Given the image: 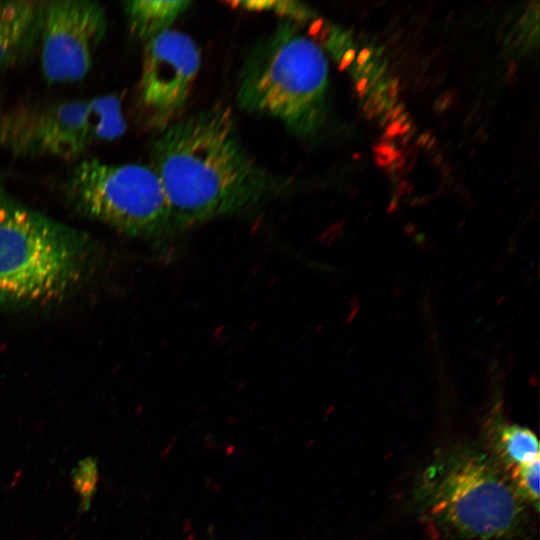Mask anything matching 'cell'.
<instances>
[{
  "mask_svg": "<svg viewBox=\"0 0 540 540\" xmlns=\"http://www.w3.org/2000/svg\"><path fill=\"white\" fill-rule=\"evenodd\" d=\"M150 160L175 233L251 212L287 186L246 149L232 109L222 103L161 130L151 145Z\"/></svg>",
  "mask_w": 540,
  "mask_h": 540,
  "instance_id": "obj_1",
  "label": "cell"
},
{
  "mask_svg": "<svg viewBox=\"0 0 540 540\" xmlns=\"http://www.w3.org/2000/svg\"><path fill=\"white\" fill-rule=\"evenodd\" d=\"M419 511L452 536L508 540L522 531L525 501L499 462L480 448L458 445L424 468L414 491Z\"/></svg>",
  "mask_w": 540,
  "mask_h": 540,
  "instance_id": "obj_2",
  "label": "cell"
},
{
  "mask_svg": "<svg viewBox=\"0 0 540 540\" xmlns=\"http://www.w3.org/2000/svg\"><path fill=\"white\" fill-rule=\"evenodd\" d=\"M92 241L28 207L0 184V307L46 304L84 279Z\"/></svg>",
  "mask_w": 540,
  "mask_h": 540,
  "instance_id": "obj_3",
  "label": "cell"
},
{
  "mask_svg": "<svg viewBox=\"0 0 540 540\" xmlns=\"http://www.w3.org/2000/svg\"><path fill=\"white\" fill-rule=\"evenodd\" d=\"M328 87L323 49L298 24L285 20L246 58L236 99L243 110L274 118L292 134L307 137L324 121Z\"/></svg>",
  "mask_w": 540,
  "mask_h": 540,
  "instance_id": "obj_4",
  "label": "cell"
},
{
  "mask_svg": "<svg viewBox=\"0 0 540 540\" xmlns=\"http://www.w3.org/2000/svg\"><path fill=\"white\" fill-rule=\"evenodd\" d=\"M64 193L77 212L126 236L162 242L176 234L162 184L150 165L84 158L70 171Z\"/></svg>",
  "mask_w": 540,
  "mask_h": 540,
  "instance_id": "obj_5",
  "label": "cell"
},
{
  "mask_svg": "<svg viewBox=\"0 0 540 540\" xmlns=\"http://www.w3.org/2000/svg\"><path fill=\"white\" fill-rule=\"evenodd\" d=\"M127 123L115 94L0 111V148L21 157L77 160L94 144L122 137Z\"/></svg>",
  "mask_w": 540,
  "mask_h": 540,
  "instance_id": "obj_6",
  "label": "cell"
},
{
  "mask_svg": "<svg viewBox=\"0 0 540 540\" xmlns=\"http://www.w3.org/2000/svg\"><path fill=\"white\" fill-rule=\"evenodd\" d=\"M107 30L104 8L90 0L45 1L40 30V66L49 84L82 80Z\"/></svg>",
  "mask_w": 540,
  "mask_h": 540,
  "instance_id": "obj_7",
  "label": "cell"
},
{
  "mask_svg": "<svg viewBox=\"0 0 540 540\" xmlns=\"http://www.w3.org/2000/svg\"><path fill=\"white\" fill-rule=\"evenodd\" d=\"M201 66V52L187 34L169 29L145 42L139 99L148 122L160 131L184 109Z\"/></svg>",
  "mask_w": 540,
  "mask_h": 540,
  "instance_id": "obj_8",
  "label": "cell"
},
{
  "mask_svg": "<svg viewBox=\"0 0 540 540\" xmlns=\"http://www.w3.org/2000/svg\"><path fill=\"white\" fill-rule=\"evenodd\" d=\"M45 1H7L0 14V70L24 59L39 42Z\"/></svg>",
  "mask_w": 540,
  "mask_h": 540,
  "instance_id": "obj_9",
  "label": "cell"
},
{
  "mask_svg": "<svg viewBox=\"0 0 540 540\" xmlns=\"http://www.w3.org/2000/svg\"><path fill=\"white\" fill-rule=\"evenodd\" d=\"M192 5L185 0H132L124 4L130 32L144 43L171 29Z\"/></svg>",
  "mask_w": 540,
  "mask_h": 540,
  "instance_id": "obj_10",
  "label": "cell"
},
{
  "mask_svg": "<svg viewBox=\"0 0 540 540\" xmlns=\"http://www.w3.org/2000/svg\"><path fill=\"white\" fill-rule=\"evenodd\" d=\"M495 446L508 472L539 460L536 435L519 425H505L498 430Z\"/></svg>",
  "mask_w": 540,
  "mask_h": 540,
  "instance_id": "obj_11",
  "label": "cell"
},
{
  "mask_svg": "<svg viewBox=\"0 0 540 540\" xmlns=\"http://www.w3.org/2000/svg\"><path fill=\"white\" fill-rule=\"evenodd\" d=\"M98 478V466L91 457L82 459L72 471L73 488L79 497L82 510L90 507L97 489Z\"/></svg>",
  "mask_w": 540,
  "mask_h": 540,
  "instance_id": "obj_12",
  "label": "cell"
},
{
  "mask_svg": "<svg viewBox=\"0 0 540 540\" xmlns=\"http://www.w3.org/2000/svg\"><path fill=\"white\" fill-rule=\"evenodd\" d=\"M235 4L247 10L271 11L293 23L306 22L314 15V12L307 5L297 1H239Z\"/></svg>",
  "mask_w": 540,
  "mask_h": 540,
  "instance_id": "obj_13",
  "label": "cell"
},
{
  "mask_svg": "<svg viewBox=\"0 0 540 540\" xmlns=\"http://www.w3.org/2000/svg\"><path fill=\"white\" fill-rule=\"evenodd\" d=\"M539 467L540 461L513 469L509 478L520 496L531 503L535 508L539 504Z\"/></svg>",
  "mask_w": 540,
  "mask_h": 540,
  "instance_id": "obj_14",
  "label": "cell"
},
{
  "mask_svg": "<svg viewBox=\"0 0 540 540\" xmlns=\"http://www.w3.org/2000/svg\"><path fill=\"white\" fill-rule=\"evenodd\" d=\"M7 1H0V14L6 6Z\"/></svg>",
  "mask_w": 540,
  "mask_h": 540,
  "instance_id": "obj_15",
  "label": "cell"
}]
</instances>
